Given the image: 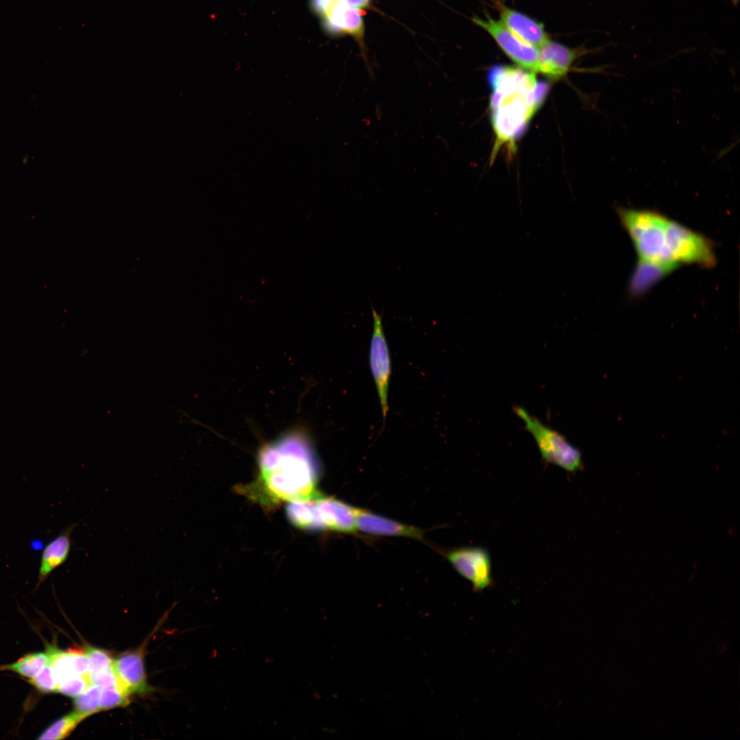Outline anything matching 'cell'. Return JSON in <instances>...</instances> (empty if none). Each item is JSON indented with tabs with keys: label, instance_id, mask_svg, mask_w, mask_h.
Returning <instances> with one entry per match:
<instances>
[{
	"label": "cell",
	"instance_id": "obj_2",
	"mask_svg": "<svg viewBox=\"0 0 740 740\" xmlns=\"http://www.w3.org/2000/svg\"><path fill=\"white\" fill-rule=\"evenodd\" d=\"M492 89L491 117L496 136L494 148L510 145L524 131L545 99L548 86L535 73L506 65L492 66L488 73Z\"/></svg>",
	"mask_w": 740,
	"mask_h": 740
},
{
	"label": "cell",
	"instance_id": "obj_26",
	"mask_svg": "<svg viewBox=\"0 0 740 740\" xmlns=\"http://www.w3.org/2000/svg\"><path fill=\"white\" fill-rule=\"evenodd\" d=\"M339 1L343 2V3H345L346 5L352 7V8H357V9H360V10L363 8H365L368 5V3L369 2V0H339Z\"/></svg>",
	"mask_w": 740,
	"mask_h": 740
},
{
	"label": "cell",
	"instance_id": "obj_22",
	"mask_svg": "<svg viewBox=\"0 0 740 740\" xmlns=\"http://www.w3.org/2000/svg\"><path fill=\"white\" fill-rule=\"evenodd\" d=\"M84 652L90 661V673L98 672L112 667L114 659L105 650L88 647Z\"/></svg>",
	"mask_w": 740,
	"mask_h": 740
},
{
	"label": "cell",
	"instance_id": "obj_14",
	"mask_svg": "<svg viewBox=\"0 0 740 740\" xmlns=\"http://www.w3.org/2000/svg\"><path fill=\"white\" fill-rule=\"evenodd\" d=\"M323 26L330 33L349 34L360 39L364 33L362 15L360 9L338 1L330 12L323 17Z\"/></svg>",
	"mask_w": 740,
	"mask_h": 740
},
{
	"label": "cell",
	"instance_id": "obj_10",
	"mask_svg": "<svg viewBox=\"0 0 740 740\" xmlns=\"http://www.w3.org/2000/svg\"><path fill=\"white\" fill-rule=\"evenodd\" d=\"M78 524H70L45 545L40 558L36 588L67 560L72 547L71 534Z\"/></svg>",
	"mask_w": 740,
	"mask_h": 740
},
{
	"label": "cell",
	"instance_id": "obj_1",
	"mask_svg": "<svg viewBox=\"0 0 740 740\" xmlns=\"http://www.w3.org/2000/svg\"><path fill=\"white\" fill-rule=\"evenodd\" d=\"M256 466V479L238 489L263 506L305 500L318 493L321 465L305 428H291L263 443L258 449Z\"/></svg>",
	"mask_w": 740,
	"mask_h": 740
},
{
	"label": "cell",
	"instance_id": "obj_20",
	"mask_svg": "<svg viewBox=\"0 0 740 740\" xmlns=\"http://www.w3.org/2000/svg\"><path fill=\"white\" fill-rule=\"evenodd\" d=\"M28 682L42 693L57 691L58 681L49 660L42 669Z\"/></svg>",
	"mask_w": 740,
	"mask_h": 740
},
{
	"label": "cell",
	"instance_id": "obj_12",
	"mask_svg": "<svg viewBox=\"0 0 740 740\" xmlns=\"http://www.w3.org/2000/svg\"><path fill=\"white\" fill-rule=\"evenodd\" d=\"M356 527L363 532L384 536H402L420 539L421 531L369 511L356 508Z\"/></svg>",
	"mask_w": 740,
	"mask_h": 740
},
{
	"label": "cell",
	"instance_id": "obj_6",
	"mask_svg": "<svg viewBox=\"0 0 740 740\" xmlns=\"http://www.w3.org/2000/svg\"><path fill=\"white\" fill-rule=\"evenodd\" d=\"M373 332L369 347V365L374 380L384 421L388 411V391L391 372L388 347L382 315L371 306Z\"/></svg>",
	"mask_w": 740,
	"mask_h": 740
},
{
	"label": "cell",
	"instance_id": "obj_3",
	"mask_svg": "<svg viewBox=\"0 0 740 740\" xmlns=\"http://www.w3.org/2000/svg\"><path fill=\"white\" fill-rule=\"evenodd\" d=\"M617 214L632 241L639 260L659 264L671 270L678 267L669 247V218L653 210L624 208L617 209Z\"/></svg>",
	"mask_w": 740,
	"mask_h": 740
},
{
	"label": "cell",
	"instance_id": "obj_11",
	"mask_svg": "<svg viewBox=\"0 0 740 740\" xmlns=\"http://www.w3.org/2000/svg\"><path fill=\"white\" fill-rule=\"evenodd\" d=\"M499 10L502 23L528 44L539 49L550 40L541 23L503 5Z\"/></svg>",
	"mask_w": 740,
	"mask_h": 740
},
{
	"label": "cell",
	"instance_id": "obj_4",
	"mask_svg": "<svg viewBox=\"0 0 740 740\" xmlns=\"http://www.w3.org/2000/svg\"><path fill=\"white\" fill-rule=\"evenodd\" d=\"M354 508L319 493L305 500L287 503L286 515L295 527L310 531L352 533L356 530Z\"/></svg>",
	"mask_w": 740,
	"mask_h": 740
},
{
	"label": "cell",
	"instance_id": "obj_7",
	"mask_svg": "<svg viewBox=\"0 0 740 740\" xmlns=\"http://www.w3.org/2000/svg\"><path fill=\"white\" fill-rule=\"evenodd\" d=\"M446 557L455 570L472 584L476 591L493 584L492 561L486 549L479 546L459 547L449 551Z\"/></svg>",
	"mask_w": 740,
	"mask_h": 740
},
{
	"label": "cell",
	"instance_id": "obj_8",
	"mask_svg": "<svg viewBox=\"0 0 740 740\" xmlns=\"http://www.w3.org/2000/svg\"><path fill=\"white\" fill-rule=\"evenodd\" d=\"M473 21L486 30L504 52L520 67L533 73L538 72V49L520 39L502 22L490 16L485 19L475 17Z\"/></svg>",
	"mask_w": 740,
	"mask_h": 740
},
{
	"label": "cell",
	"instance_id": "obj_9",
	"mask_svg": "<svg viewBox=\"0 0 740 740\" xmlns=\"http://www.w3.org/2000/svg\"><path fill=\"white\" fill-rule=\"evenodd\" d=\"M112 668L118 687L127 695L149 691L142 652L136 650L120 655L114 659Z\"/></svg>",
	"mask_w": 740,
	"mask_h": 740
},
{
	"label": "cell",
	"instance_id": "obj_16",
	"mask_svg": "<svg viewBox=\"0 0 740 740\" xmlns=\"http://www.w3.org/2000/svg\"><path fill=\"white\" fill-rule=\"evenodd\" d=\"M49 656L45 652L27 654L16 662L0 667V670L10 671L27 678L35 676L47 663Z\"/></svg>",
	"mask_w": 740,
	"mask_h": 740
},
{
	"label": "cell",
	"instance_id": "obj_24",
	"mask_svg": "<svg viewBox=\"0 0 740 740\" xmlns=\"http://www.w3.org/2000/svg\"><path fill=\"white\" fill-rule=\"evenodd\" d=\"M73 671L77 675H86L90 673V661L85 652L70 651Z\"/></svg>",
	"mask_w": 740,
	"mask_h": 740
},
{
	"label": "cell",
	"instance_id": "obj_17",
	"mask_svg": "<svg viewBox=\"0 0 740 740\" xmlns=\"http://www.w3.org/2000/svg\"><path fill=\"white\" fill-rule=\"evenodd\" d=\"M84 718L73 711L55 721L49 726L38 739H63L69 736Z\"/></svg>",
	"mask_w": 740,
	"mask_h": 740
},
{
	"label": "cell",
	"instance_id": "obj_23",
	"mask_svg": "<svg viewBox=\"0 0 740 740\" xmlns=\"http://www.w3.org/2000/svg\"><path fill=\"white\" fill-rule=\"evenodd\" d=\"M88 676L90 684L97 685L101 688L118 687L116 678L112 667L98 672L89 673Z\"/></svg>",
	"mask_w": 740,
	"mask_h": 740
},
{
	"label": "cell",
	"instance_id": "obj_5",
	"mask_svg": "<svg viewBox=\"0 0 740 740\" xmlns=\"http://www.w3.org/2000/svg\"><path fill=\"white\" fill-rule=\"evenodd\" d=\"M514 411L523 421L526 429L532 434L544 461L570 473H575L582 469L580 451L572 445L564 436L545 425L522 407L515 406Z\"/></svg>",
	"mask_w": 740,
	"mask_h": 740
},
{
	"label": "cell",
	"instance_id": "obj_25",
	"mask_svg": "<svg viewBox=\"0 0 740 740\" xmlns=\"http://www.w3.org/2000/svg\"><path fill=\"white\" fill-rule=\"evenodd\" d=\"M338 0H310V6L313 12L323 17L327 16Z\"/></svg>",
	"mask_w": 740,
	"mask_h": 740
},
{
	"label": "cell",
	"instance_id": "obj_19",
	"mask_svg": "<svg viewBox=\"0 0 740 740\" xmlns=\"http://www.w3.org/2000/svg\"><path fill=\"white\" fill-rule=\"evenodd\" d=\"M130 703L129 695L118 687L101 688L99 711L125 706Z\"/></svg>",
	"mask_w": 740,
	"mask_h": 740
},
{
	"label": "cell",
	"instance_id": "obj_15",
	"mask_svg": "<svg viewBox=\"0 0 740 740\" xmlns=\"http://www.w3.org/2000/svg\"><path fill=\"white\" fill-rule=\"evenodd\" d=\"M671 271L673 270L659 264L639 260L630 280L631 293L634 295L644 293Z\"/></svg>",
	"mask_w": 740,
	"mask_h": 740
},
{
	"label": "cell",
	"instance_id": "obj_18",
	"mask_svg": "<svg viewBox=\"0 0 740 740\" xmlns=\"http://www.w3.org/2000/svg\"><path fill=\"white\" fill-rule=\"evenodd\" d=\"M101 688L90 684L82 693L74 700V711L84 719L99 711V700Z\"/></svg>",
	"mask_w": 740,
	"mask_h": 740
},
{
	"label": "cell",
	"instance_id": "obj_13",
	"mask_svg": "<svg viewBox=\"0 0 740 740\" xmlns=\"http://www.w3.org/2000/svg\"><path fill=\"white\" fill-rule=\"evenodd\" d=\"M539 51L538 72L552 79L563 77L576 56L574 50L550 40Z\"/></svg>",
	"mask_w": 740,
	"mask_h": 740
},
{
	"label": "cell",
	"instance_id": "obj_21",
	"mask_svg": "<svg viewBox=\"0 0 740 740\" xmlns=\"http://www.w3.org/2000/svg\"><path fill=\"white\" fill-rule=\"evenodd\" d=\"M90 684L88 674L74 675L58 682L57 692L74 697L82 693Z\"/></svg>",
	"mask_w": 740,
	"mask_h": 740
}]
</instances>
